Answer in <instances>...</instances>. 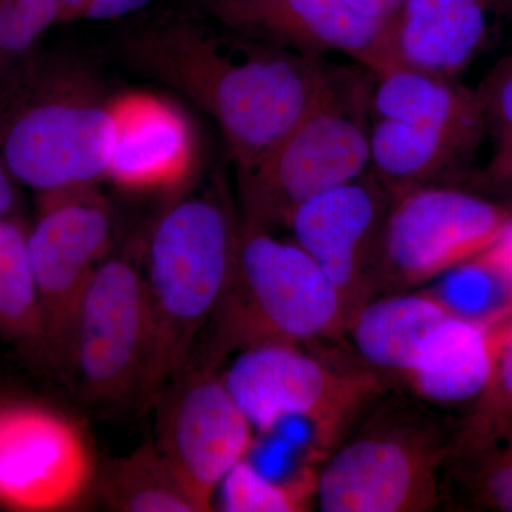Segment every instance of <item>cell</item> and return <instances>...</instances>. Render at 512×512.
Returning a JSON list of instances; mask_svg holds the SVG:
<instances>
[{
  "instance_id": "ba28073f",
  "label": "cell",
  "mask_w": 512,
  "mask_h": 512,
  "mask_svg": "<svg viewBox=\"0 0 512 512\" xmlns=\"http://www.w3.org/2000/svg\"><path fill=\"white\" fill-rule=\"evenodd\" d=\"M114 126L109 103L72 83L39 82L0 133L3 164L40 194L90 185L107 174Z\"/></svg>"
},
{
  "instance_id": "4dcf8cb0",
  "label": "cell",
  "mask_w": 512,
  "mask_h": 512,
  "mask_svg": "<svg viewBox=\"0 0 512 512\" xmlns=\"http://www.w3.org/2000/svg\"><path fill=\"white\" fill-rule=\"evenodd\" d=\"M154 0H90L80 20H114L141 12Z\"/></svg>"
},
{
  "instance_id": "d590c367",
  "label": "cell",
  "mask_w": 512,
  "mask_h": 512,
  "mask_svg": "<svg viewBox=\"0 0 512 512\" xmlns=\"http://www.w3.org/2000/svg\"><path fill=\"white\" fill-rule=\"evenodd\" d=\"M0 407H2V404H0Z\"/></svg>"
},
{
  "instance_id": "277c9868",
  "label": "cell",
  "mask_w": 512,
  "mask_h": 512,
  "mask_svg": "<svg viewBox=\"0 0 512 512\" xmlns=\"http://www.w3.org/2000/svg\"><path fill=\"white\" fill-rule=\"evenodd\" d=\"M348 322L342 296L308 252L241 222L234 269L197 362L218 369L258 346L343 342Z\"/></svg>"
},
{
  "instance_id": "ffe728a7",
  "label": "cell",
  "mask_w": 512,
  "mask_h": 512,
  "mask_svg": "<svg viewBox=\"0 0 512 512\" xmlns=\"http://www.w3.org/2000/svg\"><path fill=\"white\" fill-rule=\"evenodd\" d=\"M456 138L399 120L373 119L369 170L390 192L420 185H456L476 154Z\"/></svg>"
},
{
  "instance_id": "d4e9b609",
  "label": "cell",
  "mask_w": 512,
  "mask_h": 512,
  "mask_svg": "<svg viewBox=\"0 0 512 512\" xmlns=\"http://www.w3.org/2000/svg\"><path fill=\"white\" fill-rule=\"evenodd\" d=\"M420 289L461 319H491L512 308L511 286L478 255Z\"/></svg>"
},
{
  "instance_id": "30bf717a",
  "label": "cell",
  "mask_w": 512,
  "mask_h": 512,
  "mask_svg": "<svg viewBox=\"0 0 512 512\" xmlns=\"http://www.w3.org/2000/svg\"><path fill=\"white\" fill-rule=\"evenodd\" d=\"M111 242L109 207L89 187L42 194L28 232L30 265L45 330V356L64 367L77 308Z\"/></svg>"
},
{
  "instance_id": "ac0fdd59",
  "label": "cell",
  "mask_w": 512,
  "mask_h": 512,
  "mask_svg": "<svg viewBox=\"0 0 512 512\" xmlns=\"http://www.w3.org/2000/svg\"><path fill=\"white\" fill-rule=\"evenodd\" d=\"M451 316L424 289L387 293L350 316L343 339L360 362L400 386L424 343Z\"/></svg>"
},
{
  "instance_id": "3957f363",
  "label": "cell",
  "mask_w": 512,
  "mask_h": 512,
  "mask_svg": "<svg viewBox=\"0 0 512 512\" xmlns=\"http://www.w3.org/2000/svg\"><path fill=\"white\" fill-rule=\"evenodd\" d=\"M457 419L436 406L384 393L320 467L323 512H430L443 505Z\"/></svg>"
},
{
  "instance_id": "5bb4252c",
  "label": "cell",
  "mask_w": 512,
  "mask_h": 512,
  "mask_svg": "<svg viewBox=\"0 0 512 512\" xmlns=\"http://www.w3.org/2000/svg\"><path fill=\"white\" fill-rule=\"evenodd\" d=\"M204 15L301 55L348 56L373 77L400 64L393 22L369 18L345 0H242Z\"/></svg>"
},
{
  "instance_id": "8fae6325",
  "label": "cell",
  "mask_w": 512,
  "mask_h": 512,
  "mask_svg": "<svg viewBox=\"0 0 512 512\" xmlns=\"http://www.w3.org/2000/svg\"><path fill=\"white\" fill-rule=\"evenodd\" d=\"M217 370L190 363L156 400L157 447L200 512L212 510L221 481L255 436Z\"/></svg>"
},
{
  "instance_id": "f1b7e54d",
  "label": "cell",
  "mask_w": 512,
  "mask_h": 512,
  "mask_svg": "<svg viewBox=\"0 0 512 512\" xmlns=\"http://www.w3.org/2000/svg\"><path fill=\"white\" fill-rule=\"evenodd\" d=\"M477 184V192L512 210V146L504 153L494 154L487 170L478 175Z\"/></svg>"
},
{
  "instance_id": "d6a6232c",
  "label": "cell",
  "mask_w": 512,
  "mask_h": 512,
  "mask_svg": "<svg viewBox=\"0 0 512 512\" xmlns=\"http://www.w3.org/2000/svg\"><path fill=\"white\" fill-rule=\"evenodd\" d=\"M15 201L16 194L12 184V174L9 173L5 164H0V218L9 217Z\"/></svg>"
},
{
  "instance_id": "4fadbf2b",
  "label": "cell",
  "mask_w": 512,
  "mask_h": 512,
  "mask_svg": "<svg viewBox=\"0 0 512 512\" xmlns=\"http://www.w3.org/2000/svg\"><path fill=\"white\" fill-rule=\"evenodd\" d=\"M92 476V454L72 420L35 404H2L0 505L62 510L79 500Z\"/></svg>"
},
{
  "instance_id": "44dd1931",
  "label": "cell",
  "mask_w": 512,
  "mask_h": 512,
  "mask_svg": "<svg viewBox=\"0 0 512 512\" xmlns=\"http://www.w3.org/2000/svg\"><path fill=\"white\" fill-rule=\"evenodd\" d=\"M101 498L126 512H200L160 448H137L104 471Z\"/></svg>"
},
{
  "instance_id": "9c48e42d",
  "label": "cell",
  "mask_w": 512,
  "mask_h": 512,
  "mask_svg": "<svg viewBox=\"0 0 512 512\" xmlns=\"http://www.w3.org/2000/svg\"><path fill=\"white\" fill-rule=\"evenodd\" d=\"M148 338L144 272L124 256H106L80 299L64 367L90 402H123L136 397Z\"/></svg>"
},
{
  "instance_id": "8992f818",
  "label": "cell",
  "mask_w": 512,
  "mask_h": 512,
  "mask_svg": "<svg viewBox=\"0 0 512 512\" xmlns=\"http://www.w3.org/2000/svg\"><path fill=\"white\" fill-rule=\"evenodd\" d=\"M340 343L330 350L266 345L235 355L221 377L255 433L303 419L339 446L369 407L394 389Z\"/></svg>"
},
{
  "instance_id": "9a60e30c",
  "label": "cell",
  "mask_w": 512,
  "mask_h": 512,
  "mask_svg": "<svg viewBox=\"0 0 512 512\" xmlns=\"http://www.w3.org/2000/svg\"><path fill=\"white\" fill-rule=\"evenodd\" d=\"M114 126L107 177L126 190H170L190 177L197 140L187 116L150 93H127L109 103Z\"/></svg>"
},
{
  "instance_id": "e575fe53",
  "label": "cell",
  "mask_w": 512,
  "mask_h": 512,
  "mask_svg": "<svg viewBox=\"0 0 512 512\" xmlns=\"http://www.w3.org/2000/svg\"><path fill=\"white\" fill-rule=\"evenodd\" d=\"M183 2L185 5L190 6V8L198 10V12L207 13L211 9L218 8V6L242 2V0H183Z\"/></svg>"
},
{
  "instance_id": "e0dca14e",
  "label": "cell",
  "mask_w": 512,
  "mask_h": 512,
  "mask_svg": "<svg viewBox=\"0 0 512 512\" xmlns=\"http://www.w3.org/2000/svg\"><path fill=\"white\" fill-rule=\"evenodd\" d=\"M512 335V308L485 320L451 316L430 336L400 386L436 407L473 403Z\"/></svg>"
},
{
  "instance_id": "7a4b0ae2",
  "label": "cell",
  "mask_w": 512,
  "mask_h": 512,
  "mask_svg": "<svg viewBox=\"0 0 512 512\" xmlns=\"http://www.w3.org/2000/svg\"><path fill=\"white\" fill-rule=\"evenodd\" d=\"M239 229L217 192L178 201L153 228L143 271L150 338L136 394L141 404L156 403L192 362L231 278Z\"/></svg>"
},
{
  "instance_id": "7402d4cb",
  "label": "cell",
  "mask_w": 512,
  "mask_h": 512,
  "mask_svg": "<svg viewBox=\"0 0 512 512\" xmlns=\"http://www.w3.org/2000/svg\"><path fill=\"white\" fill-rule=\"evenodd\" d=\"M28 232L0 218V335L45 355L42 309L30 265Z\"/></svg>"
},
{
  "instance_id": "7c38bea8",
  "label": "cell",
  "mask_w": 512,
  "mask_h": 512,
  "mask_svg": "<svg viewBox=\"0 0 512 512\" xmlns=\"http://www.w3.org/2000/svg\"><path fill=\"white\" fill-rule=\"evenodd\" d=\"M392 192L367 170L302 202L285 227L325 272L348 309L349 319L379 296L384 228Z\"/></svg>"
},
{
  "instance_id": "836d02e7",
  "label": "cell",
  "mask_w": 512,
  "mask_h": 512,
  "mask_svg": "<svg viewBox=\"0 0 512 512\" xmlns=\"http://www.w3.org/2000/svg\"><path fill=\"white\" fill-rule=\"evenodd\" d=\"M89 3L90 0H60L59 23L80 20L83 10Z\"/></svg>"
},
{
  "instance_id": "6da1fadb",
  "label": "cell",
  "mask_w": 512,
  "mask_h": 512,
  "mask_svg": "<svg viewBox=\"0 0 512 512\" xmlns=\"http://www.w3.org/2000/svg\"><path fill=\"white\" fill-rule=\"evenodd\" d=\"M124 60L217 121L238 177L261 163L328 89L323 57L242 35L198 10H161L120 37Z\"/></svg>"
},
{
  "instance_id": "cb8c5ba5",
  "label": "cell",
  "mask_w": 512,
  "mask_h": 512,
  "mask_svg": "<svg viewBox=\"0 0 512 512\" xmlns=\"http://www.w3.org/2000/svg\"><path fill=\"white\" fill-rule=\"evenodd\" d=\"M512 436V335L495 363L487 386L456 423L450 460L497 446Z\"/></svg>"
},
{
  "instance_id": "d6986e66",
  "label": "cell",
  "mask_w": 512,
  "mask_h": 512,
  "mask_svg": "<svg viewBox=\"0 0 512 512\" xmlns=\"http://www.w3.org/2000/svg\"><path fill=\"white\" fill-rule=\"evenodd\" d=\"M372 114L373 119L433 128L476 150L485 136L476 90L406 64L373 77Z\"/></svg>"
},
{
  "instance_id": "83f0119b",
  "label": "cell",
  "mask_w": 512,
  "mask_h": 512,
  "mask_svg": "<svg viewBox=\"0 0 512 512\" xmlns=\"http://www.w3.org/2000/svg\"><path fill=\"white\" fill-rule=\"evenodd\" d=\"M476 93L494 154L504 153L512 146V55L495 64Z\"/></svg>"
},
{
  "instance_id": "484cf974",
  "label": "cell",
  "mask_w": 512,
  "mask_h": 512,
  "mask_svg": "<svg viewBox=\"0 0 512 512\" xmlns=\"http://www.w3.org/2000/svg\"><path fill=\"white\" fill-rule=\"evenodd\" d=\"M316 493L318 483H279L245 457L224 477L215 497L227 512H306L316 507Z\"/></svg>"
},
{
  "instance_id": "2e32d148",
  "label": "cell",
  "mask_w": 512,
  "mask_h": 512,
  "mask_svg": "<svg viewBox=\"0 0 512 512\" xmlns=\"http://www.w3.org/2000/svg\"><path fill=\"white\" fill-rule=\"evenodd\" d=\"M511 16L512 0H406L393 22L397 60L457 79Z\"/></svg>"
},
{
  "instance_id": "603a6c76",
  "label": "cell",
  "mask_w": 512,
  "mask_h": 512,
  "mask_svg": "<svg viewBox=\"0 0 512 512\" xmlns=\"http://www.w3.org/2000/svg\"><path fill=\"white\" fill-rule=\"evenodd\" d=\"M443 505L453 510L512 512V436L480 453L448 461Z\"/></svg>"
},
{
  "instance_id": "1f68e13d",
  "label": "cell",
  "mask_w": 512,
  "mask_h": 512,
  "mask_svg": "<svg viewBox=\"0 0 512 512\" xmlns=\"http://www.w3.org/2000/svg\"><path fill=\"white\" fill-rule=\"evenodd\" d=\"M345 2L369 18L394 22L406 0H345Z\"/></svg>"
},
{
  "instance_id": "5b68a950",
  "label": "cell",
  "mask_w": 512,
  "mask_h": 512,
  "mask_svg": "<svg viewBox=\"0 0 512 512\" xmlns=\"http://www.w3.org/2000/svg\"><path fill=\"white\" fill-rule=\"evenodd\" d=\"M372 90L366 74L336 67L328 89L298 126L239 177L242 224L285 227L302 202L369 170Z\"/></svg>"
},
{
  "instance_id": "f546056e",
  "label": "cell",
  "mask_w": 512,
  "mask_h": 512,
  "mask_svg": "<svg viewBox=\"0 0 512 512\" xmlns=\"http://www.w3.org/2000/svg\"><path fill=\"white\" fill-rule=\"evenodd\" d=\"M478 256L512 288V214L493 244Z\"/></svg>"
},
{
  "instance_id": "52a82bcc",
  "label": "cell",
  "mask_w": 512,
  "mask_h": 512,
  "mask_svg": "<svg viewBox=\"0 0 512 512\" xmlns=\"http://www.w3.org/2000/svg\"><path fill=\"white\" fill-rule=\"evenodd\" d=\"M511 208L458 185L392 192L384 228L379 296L423 288L493 244Z\"/></svg>"
},
{
  "instance_id": "4316f807",
  "label": "cell",
  "mask_w": 512,
  "mask_h": 512,
  "mask_svg": "<svg viewBox=\"0 0 512 512\" xmlns=\"http://www.w3.org/2000/svg\"><path fill=\"white\" fill-rule=\"evenodd\" d=\"M59 15L60 0H0V64L26 55Z\"/></svg>"
}]
</instances>
